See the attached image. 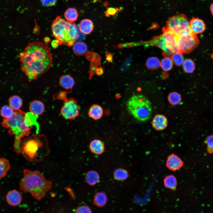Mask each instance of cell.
I'll return each instance as SVG.
<instances>
[{"instance_id": "6da1fadb", "label": "cell", "mask_w": 213, "mask_h": 213, "mask_svg": "<svg viewBox=\"0 0 213 213\" xmlns=\"http://www.w3.org/2000/svg\"><path fill=\"white\" fill-rule=\"evenodd\" d=\"M20 68L30 82L37 80L50 68L52 55L46 43H29L19 56Z\"/></svg>"}, {"instance_id": "7a4b0ae2", "label": "cell", "mask_w": 213, "mask_h": 213, "mask_svg": "<svg viewBox=\"0 0 213 213\" xmlns=\"http://www.w3.org/2000/svg\"><path fill=\"white\" fill-rule=\"evenodd\" d=\"M38 116L19 110L15 111L11 118L4 119L3 126L9 129V134L14 135V149L16 153H20L22 139L28 136L33 126L37 124Z\"/></svg>"}, {"instance_id": "3957f363", "label": "cell", "mask_w": 213, "mask_h": 213, "mask_svg": "<svg viewBox=\"0 0 213 213\" xmlns=\"http://www.w3.org/2000/svg\"><path fill=\"white\" fill-rule=\"evenodd\" d=\"M19 185L21 191L30 193L35 199L40 201L51 189L52 182L46 180L38 171L25 169Z\"/></svg>"}, {"instance_id": "277c9868", "label": "cell", "mask_w": 213, "mask_h": 213, "mask_svg": "<svg viewBox=\"0 0 213 213\" xmlns=\"http://www.w3.org/2000/svg\"><path fill=\"white\" fill-rule=\"evenodd\" d=\"M21 153L28 161L31 162L41 161L49 153L48 140L43 134H33L21 143Z\"/></svg>"}, {"instance_id": "5b68a950", "label": "cell", "mask_w": 213, "mask_h": 213, "mask_svg": "<svg viewBox=\"0 0 213 213\" xmlns=\"http://www.w3.org/2000/svg\"><path fill=\"white\" fill-rule=\"evenodd\" d=\"M52 34L59 45L71 47L79 37V30L75 24L57 17L51 25Z\"/></svg>"}, {"instance_id": "8992f818", "label": "cell", "mask_w": 213, "mask_h": 213, "mask_svg": "<svg viewBox=\"0 0 213 213\" xmlns=\"http://www.w3.org/2000/svg\"><path fill=\"white\" fill-rule=\"evenodd\" d=\"M126 106L128 112L138 121L145 122L151 117L152 112L151 103L143 95H133L128 100Z\"/></svg>"}, {"instance_id": "52a82bcc", "label": "cell", "mask_w": 213, "mask_h": 213, "mask_svg": "<svg viewBox=\"0 0 213 213\" xmlns=\"http://www.w3.org/2000/svg\"><path fill=\"white\" fill-rule=\"evenodd\" d=\"M166 27L177 36L192 33L189 21L183 14H178L170 18L167 22Z\"/></svg>"}, {"instance_id": "ba28073f", "label": "cell", "mask_w": 213, "mask_h": 213, "mask_svg": "<svg viewBox=\"0 0 213 213\" xmlns=\"http://www.w3.org/2000/svg\"><path fill=\"white\" fill-rule=\"evenodd\" d=\"M59 95V99L64 101L63 105L60 111L62 116L67 120L75 119L80 113V106L77 101L73 98L67 99L65 97L66 93L62 92Z\"/></svg>"}, {"instance_id": "9c48e42d", "label": "cell", "mask_w": 213, "mask_h": 213, "mask_svg": "<svg viewBox=\"0 0 213 213\" xmlns=\"http://www.w3.org/2000/svg\"><path fill=\"white\" fill-rule=\"evenodd\" d=\"M177 38L178 49L182 53H188L191 51L199 43L196 35L193 33L177 36Z\"/></svg>"}, {"instance_id": "30bf717a", "label": "cell", "mask_w": 213, "mask_h": 213, "mask_svg": "<svg viewBox=\"0 0 213 213\" xmlns=\"http://www.w3.org/2000/svg\"><path fill=\"white\" fill-rule=\"evenodd\" d=\"M163 31L162 35L168 49L172 53L180 51L178 46L176 36L166 26L163 28Z\"/></svg>"}, {"instance_id": "8fae6325", "label": "cell", "mask_w": 213, "mask_h": 213, "mask_svg": "<svg viewBox=\"0 0 213 213\" xmlns=\"http://www.w3.org/2000/svg\"><path fill=\"white\" fill-rule=\"evenodd\" d=\"M189 25L191 32L196 35L203 33L206 29L205 23L199 18L193 17L189 21Z\"/></svg>"}, {"instance_id": "7c38bea8", "label": "cell", "mask_w": 213, "mask_h": 213, "mask_svg": "<svg viewBox=\"0 0 213 213\" xmlns=\"http://www.w3.org/2000/svg\"><path fill=\"white\" fill-rule=\"evenodd\" d=\"M183 164L181 159L174 154L170 155L168 157L166 165L170 170L175 171L181 168Z\"/></svg>"}, {"instance_id": "4fadbf2b", "label": "cell", "mask_w": 213, "mask_h": 213, "mask_svg": "<svg viewBox=\"0 0 213 213\" xmlns=\"http://www.w3.org/2000/svg\"><path fill=\"white\" fill-rule=\"evenodd\" d=\"M6 199L7 203L10 205L15 206L20 204L22 200V197L20 193L15 190L8 192Z\"/></svg>"}, {"instance_id": "5bb4252c", "label": "cell", "mask_w": 213, "mask_h": 213, "mask_svg": "<svg viewBox=\"0 0 213 213\" xmlns=\"http://www.w3.org/2000/svg\"><path fill=\"white\" fill-rule=\"evenodd\" d=\"M153 127L157 130L164 129L167 125L168 122L167 118L162 114H157L155 116L152 121Z\"/></svg>"}, {"instance_id": "9a60e30c", "label": "cell", "mask_w": 213, "mask_h": 213, "mask_svg": "<svg viewBox=\"0 0 213 213\" xmlns=\"http://www.w3.org/2000/svg\"><path fill=\"white\" fill-rule=\"evenodd\" d=\"M29 110L30 113L38 116L42 114L45 110V106L41 101L34 100L31 102L29 106Z\"/></svg>"}, {"instance_id": "2e32d148", "label": "cell", "mask_w": 213, "mask_h": 213, "mask_svg": "<svg viewBox=\"0 0 213 213\" xmlns=\"http://www.w3.org/2000/svg\"><path fill=\"white\" fill-rule=\"evenodd\" d=\"M152 43L162 50L165 56L172 54L173 53L167 47L165 39L162 34L156 37L152 41Z\"/></svg>"}, {"instance_id": "e0dca14e", "label": "cell", "mask_w": 213, "mask_h": 213, "mask_svg": "<svg viewBox=\"0 0 213 213\" xmlns=\"http://www.w3.org/2000/svg\"><path fill=\"white\" fill-rule=\"evenodd\" d=\"M103 114L102 107L98 104H93L90 108L88 112L89 116L94 120L100 119Z\"/></svg>"}, {"instance_id": "ac0fdd59", "label": "cell", "mask_w": 213, "mask_h": 213, "mask_svg": "<svg viewBox=\"0 0 213 213\" xmlns=\"http://www.w3.org/2000/svg\"><path fill=\"white\" fill-rule=\"evenodd\" d=\"M60 85L65 89L68 90L71 89L73 87L75 81L73 78L69 75L62 76L59 80Z\"/></svg>"}, {"instance_id": "d6986e66", "label": "cell", "mask_w": 213, "mask_h": 213, "mask_svg": "<svg viewBox=\"0 0 213 213\" xmlns=\"http://www.w3.org/2000/svg\"><path fill=\"white\" fill-rule=\"evenodd\" d=\"M78 28L81 32L85 34H88L93 30V24L91 20L85 19L80 22Z\"/></svg>"}, {"instance_id": "ffe728a7", "label": "cell", "mask_w": 213, "mask_h": 213, "mask_svg": "<svg viewBox=\"0 0 213 213\" xmlns=\"http://www.w3.org/2000/svg\"><path fill=\"white\" fill-rule=\"evenodd\" d=\"M90 148L91 151L96 154H100L104 150V146L102 142L99 140H94L90 143Z\"/></svg>"}, {"instance_id": "44dd1931", "label": "cell", "mask_w": 213, "mask_h": 213, "mask_svg": "<svg viewBox=\"0 0 213 213\" xmlns=\"http://www.w3.org/2000/svg\"><path fill=\"white\" fill-rule=\"evenodd\" d=\"M164 184L166 188L172 190H175L177 185L176 178L173 175H167L164 179Z\"/></svg>"}, {"instance_id": "7402d4cb", "label": "cell", "mask_w": 213, "mask_h": 213, "mask_svg": "<svg viewBox=\"0 0 213 213\" xmlns=\"http://www.w3.org/2000/svg\"><path fill=\"white\" fill-rule=\"evenodd\" d=\"M9 102V106L15 111L20 110L22 105V99L17 95H14L10 97Z\"/></svg>"}, {"instance_id": "603a6c76", "label": "cell", "mask_w": 213, "mask_h": 213, "mask_svg": "<svg viewBox=\"0 0 213 213\" xmlns=\"http://www.w3.org/2000/svg\"><path fill=\"white\" fill-rule=\"evenodd\" d=\"M64 17L67 21L73 23L77 20L78 17V11L74 8H69L65 11Z\"/></svg>"}, {"instance_id": "cb8c5ba5", "label": "cell", "mask_w": 213, "mask_h": 213, "mask_svg": "<svg viewBox=\"0 0 213 213\" xmlns=\"http://www.w3.org/2000/svg\"><path fill=\"white\" fill-rule=\"evenodd\" d=\"M87 50V45L82 42H78L73 45V50L75 54L77 55L81 56L84 54Z\"/></svg>"}, {"instance_id": "d4e9b609", "label": "cell", "mask_w": 213, "mask_h": 213, "mask_svg": "<svg viewBox=\"0 0 213 213\" xmlns=\"http://www.w3.org/2000/svg\"><path fill=\"white\" fill-rule=\"evenodd\" d=\"M107 201V198L106 194L103 192H99L95 195L93 202L96 206L102 207L106 204Z\"/></svg>"}, {"instance_id": "484cf974", "label": "cell", "mask_w": 213, "mask_h": 213, "mask_svg": "<svg viewBox=\"0 0 213 213\" xmlns=\"http://www.w3.org/2000/svg\"><path fill=\"white\" fill-rule=\"evenodd\" d=\"M10 168L9 160L3 158H0V179L6 175Z\"/></svg>"}, {"instance_id": "4316f807", "label": "cell", "mask_w": 213, "mask_h": 213, "mask_svg": "<svg viewBox=\"0 0 213 213\" xmlns=\"http://www.w3.org/2000/svg\"><path fill=\"white\" fill-rule=\"evenodd\" d=\"M99 179V176L98 173L94 171L88 172L86 175V180L87 183L91 185L96 184Z\"/></svg>"}, {"instance_id": "83f0119b", "label": "cell", "mask_w": 213, "mask_h": 213, "mask_svg": "<svg viewBox=\"0 0 213 213\" xmlns=\"http://www.w3.org/2000/svg\"><path fill=\"white\" fill-rule=\"evenodd\" d=\"M183 67L184 71L185 72L191 73L194 71L195 65L194 62L192 59H187L184 60L183 64Z\"/></svg>"}, {"instance_id": "f1b7e54d", "label": "cell", "mask_w": 213, "mask_h": 213, "mask_svg": "<svg viewBox=\"0 0 213 213\" xmlns=\"http://www.w3.org/2000/svg\"><path fill=\"white\" fill-rule=\"evenodd\" d=\"M160 62L159 59L155 57H151L148 59L146 62L147 67L150 70H154L158 69L160 66Z\"/></svg>"}, {"instance_id": "f546056e", "label": "cell", "mask_w": 213, "mask_h": 213, "mask_svg": "<svg viewBox=\"0 0 213 213\" xmlns=\"http://www.w3.org/2000/svg\"><path fill=\"white\" fill-rule=\"evenodd\" d=\"M9 106L4 105L1 108L0 114L4 119H9L12 117L14 112Z\"/></svg>"}, {"instance_id": "4dcf8cb0", "label": "cell", "mask_w": 213, "mask_h": 213, "mask_svg": "<svg viewBox=\"0 0 213 213\" xmlns=\"http://www.w3.org/2000/svg\"><path fill=\"white\" fill-rule=\"evenodd\" d=\"M168 101L170 104L176 105L179 104L181 100V97L179 93L177 92L170 93L168 97Z\"/></svg>"}, {"instance_id": "1f68e13d", "label": "cell", "mask_w": 213, "mask_h": 213, "mask_svg": "<svg viewBox=\"0 0 213 213\" xmlns=\"http://www.w3.org/2000/svg\"><path fill=\"white\" fill-rule=\"evenodd\" d=\"M173 62L171 58L166 56L160 62V66L165 71L170 70L173 67Z\"/></svg>"}, {"instance_id": "d6a6232c", "label": "cell", "mask_w": 213, "mask_h": 213, "mask_svg": "<svg viewBox=\"0 0 213 213\" xmlns=\"http://www.w3.org/2000/svg\"><path fill=\"white\" fill-rule=\"evenodd\" d=\"M171 59L173 62L178 66L183 64L184 60L182 53L180 51L173 53Z\"/></svg>"}, {"instance_id": "836d02e7", "label": "cell", "mask_w": 213, "mask_h": 213, "mask_svg": "<svg viewBox=\"0 0 213 213\" xmlns=\"http://www.w3.org/2000/svg\"><path fill=\"white\" fill-rule=\"evenodd\" d=\"M128 172L124 169H119L115 171L114 173V178L118 180H123L126 179L128 177Z\"/></svg>"}, {"instance_id": "e575fe53", "label": "cell", "mask_w": 213, "mask_h": 213, "mask_svg": "<svg viewBox=\"0 0 213 213\" xmlns=\"http://www.w3.org/2000/svg\"><path fill=\"white\" fill-rule=\"evenodd\" d=\"M205 142L207 145V150L208 152L210 154L213 153V135L207 137Z\"/></svg>"}, {"instance_id": "d590c367", "label": "cell", "mask_w": 213, "mask_h": 213, "mask_svg": "<svg viewBox=\"0 0 213 213\" xmlns=\"http://www.w3.org/2000/svg\"><path fill=\"white\" fill-rule=\"evenodd\" d=\"M75 213H92L91 209L86 206H82L78 207Z\"/></svg>"}, {"instance_id": "8d00e7d4", "label": "cell", "mask_w": 213, "mask_h": 213, "mask_svg": "<svg viewBox=\"0 0 213 213\" xmlns=\"http://www.w3.org/2000/svg\"><path fill=\"white\" fill-rule=\"evenodd\" d=\"M42 5L46 7H49L55 5L57 0H41Z\"/></svg>"}, {"instance_id": "74e56055", "label": "cell", "mask_w": 213, "mask_h": 213, "mask_svg": "<svg viewBox=\"0 0 213 213\" xmlns=\"http://www.w3.org/2000/svg\"><path fill=\"white\" fill-rule=\"evenodd\" d=\"M117 12L116 9L114 8L110 7L108 8L106 12V16H109L110 15H113L115 14Z\"/></svg>"}, {"instance_id": "f35d334b", "label": "cell", "mask_w": 213, "mask_h": 213, "mask_svg": "<svg viewBox=\"0 0 213 213\" xmlns=\"http://www.w3.org/2000/svg\"><path fill=\"white\" fill-rule=\"evenodd\" d=\"M96 72L97 75H101L104 73V70L101 67H99L96 69Z\"/></svg>"}, {"instance_id": "ab89813d", "label": "cell", "mask_w": 213, "mask_h": 213, "mask_svg": "<svg viewBox=\"0 0 213 213\" xmlns=\"http://www.w3.org/2000/svg\"><path fill=\"white\" fill-rule=\"evenodd\" d=\"M51 44L52 47L54 48H57L59 45L58 41L56 40H53L52 41Z\"/></svg>"}, {"instance_id": "60d3db41", "label": "cell", "mask_w": 213, "mask_h": 213, "mask_svg": "<svg viewBox=\"0 0 213 213\" xmlns=\"http://www.w3.org/2000/svg\"><path fill=\"white\" fill-rule=\"evenodd\" d=\"M112 56L111 54H108L106 57V59L108 62H111L112 59Z\"/></svg>"}, {"instance_id": "b9f144b4", "label": "cell", "mask_w": 213, "mask_h": 213, "mask_svg": "<svg viewBox=\"0 0 213 213\" xmlns=\"http://www.w3.org/2000/svg\"><path fill=\"white\" fill-rule=\"evenodd\" d=\"M50 38L48 37H46L44 39V41L45 43H49L50 41Z\"/></svg>"}, {"instance_id": "7bdbcfd3", "label": "cell", "mask_w": 213, "mask_h": 213, "mask_svg": "<svg viewBox=\"0 0 213 213\" xmlns=\"http://www.w3.org/2000/svg\"><path fill=\"white\" fill-rule=\"evenodd\" d=\"M210 8L211 13L213 15V3L211 4Z\"/></svg>"}]
</instances>
